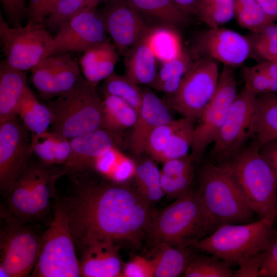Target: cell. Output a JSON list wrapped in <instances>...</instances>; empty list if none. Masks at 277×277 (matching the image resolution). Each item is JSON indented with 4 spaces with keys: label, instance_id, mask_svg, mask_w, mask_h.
<instances>
[{
    "label": "cell",
    "instance_id": "53",
    "mask_svg": "<svg viewBox=\"0 0 277 277\" xmlns=\"http://www.w3.org/2000/svg\"><path fill=\"white\" fill-rule=\"evenodd\" d=\"M111 0H86L85 7L96 8L102 2H107Z\"/></svg>",
    "mask_w": 277,
    "mask_h": 277
},
{
    "label": "cell",
    "instance_id": "42",
    "mask_svg": "<svg viewBox=\"0 0 277 277\" xmlns=\"http://www.w3.org/2000/svg\"><path fill=\"white\" fill-rule=\"evenodd\" d=\"M235 18L241 27L252 33H258L273 23L257 2L245 7L235 8Z\"/></svg>",
    "mask_w": 277,
    "mask_h": 277
},
{
    "label": "cell",
    "instance_id": "48",
    "mask_svg": "<svg viewBox=\"0 0 277 277\" xmlns=\"http://www.w3.org/2000/svg\"><path fill=\"white\" fill-rule=\"evenodd\" d=\"M262 253L252 257L242 263L236 271L233 277H259L262 262Z\"/></svg>",
    "mask_w": 277,
    "mask_h": 277
},
{
    "label": "cell",
    "instance_id": "3",
    "mask_svg": "<svg viewBox=\"0 0 277 277\" xmlns=\"http://www.w3.org/2000/svg\"><path fill=\"white\" fill-rule=\"evenodd\" d=\"M217 228L196 191L191 190L156 214L148 234L156 243L187 247Z\"/></svg>",
    "mask_w": 277,
    "mask_h": 277
},
{
    "label": "cell",
    "instance_id": "22",
    "mask_svg": "<svg viewBox=\"0 0 277 277\" xmlns=\"http://www.w3.org/2000/svg\"><path fill=\"white\" fill-rule=\"evenodd\" d=\"M80 60V66L87 82L97 87L114 71L119 61L117 50L109 41L96 45L84 52Z\"/></svg>",
    "mask_w": 277,
    "mask_h": 277
},
{
    "label": "cell",
    "instance_id": "23",
    "mask_svg": "<svg viewBox=\"0 0 277 277\" xmlns=\"http://www.w3.org/2000/svg\"><path fill=\"white\" fill-rule=\"evenodd\" d=\"M28 86L25 71L5 61L0 63V123L17 115L19 104Z\"/></svg>",
    "mask_w": 277,
    "mask_h": 277
},
{
    "label": "cell",
    "instance_id": "29",
    "mask_svg": "<svg viewBox=\"0 0 277 277\" xmlns=\"http://www.w3.org/2000/svg\"><path fill=\"white\" fill-rule=\"evenodd\" d=\"M156 252L151 259L153 277H175L184 273L192 255L187 247H175L157 243Z\"/></svg>",
    "mask_w": 277,
    "mask_h": 277
},
{
    "label": "cell",
    "instance_id": "28",
    "mask_svg": "<svg viewBox=\"0 0 277 277\" xmlns=\"http://www.w3.org/2000/svg\"><path fill=\"white\" fill-rule=\"evenodd\" d=\"M136 163L120 147L110 148L94 162L92 171L109 181L124 183L134 177Z\"/></svg>",
    "mask_w": 277,
    "mask_h": 277
},
{
    "label": "cell",
    "instance_id": "8",
    "mask_svg": "<svg viewBox=\"0 0 277 277\" xmlns=\"http://www.w3.org/2000/svg\"><path fill=\"white\" fill-rule=\"evenodd\" d=\"M2 51L8 65L19 70H31L52 55L54 37L44 25L29 22L24 26L10 27L0 15Z\"/></svg>",
    "mask_w": 277,
    "mask_h": 277
},
{
    "label": "cell",
    "instance_id": "15",
    "mask_svg": "<svg viewBox=\"0 0 277 277\" xmlns=\"http://www.w3.org/2000/svg\"><path fill=\"white\" fill-rule=\"evenodd\" d=\"M30 71L33 85L46 101L68 91L82 78L78 64L70 53L49 56Z\"/></svg>",
    "mask_w": 277,
    "mask_h": 277
},
{
    "label": "cell",
    "instance_id": "43",
    "mask_svg": "<svg viewBox=\"0 0 277 277\" xmlns=\"http://www.w3.org/2000/svg\"><path fill=\"white\" fill-rule=\"evenodd\" d=\"M86 0H60L43 25L45 28L59 29L65 23L85 8Z\"/></svg>",
    "mask_w": 277,
    "mask_h": 277
},
{
    "label": "cell",
    "instance_id": "33",
    "mask_svg": "<svg viewBox=\"0 0 277 277\" xmlns=\"http://www.w3.org/2000/svg\"><path fill=\"white\" fill-rule=\"evenodd\" d=\"M17 115L32 134H39L51 126V114L47 106L38 101L28 86L18 105Z\"/></svg>",
    "mask_w": 277,
    "mask_h": 277
},
{
    "label": "cell",
    "instance_id": "21",
    "mask_svg": "<svg viewBox=\"0 0 277 277\" xmlns=\"http://www.w3.org/2000/svg\"><path fill=\"white\" fill-rule=\"evenodd\" d=\"M66 175L63 165L47 166L36 162L35 176L30 196V222L38 221L50 210L51 199L55 197V184Z\"/></svg>",
    "mask_w": 277,
    "mask_h": 277
},
{
    "label": "cell",
    "instance_id": "20",
    "mask_svg": "<svg viewBox=\"0 0 277 277\" xmlns=\"http://www.w3.org/2000/svg\"><path fill=\"white\" fill-rule=\"evenodd\" d=\"M80 275L83 277H123V266L118 246L110 241H95L81 249Z\"/></svg>",
    "mask_w": 277,
    "mask_h": 277
},
{
    "label": "cell",
    "instance_id": "35",
    "mask_svg": "<svg viewBox=\"0 0 277 277\" xmlns=\"http://www.w3.org/2000/svg\"><path fill=\"white\" fill-rule=\"evenodd\" d=\"M154 160L145 159L136 164L134 177L139 193L149 203L159 201L165 193L161 182V171Z\"/></svg>",
    "mask_w": 277,
    "mask_h": 277
},
{
    "label": "cell",
    "instance_id": "10",
    "mask_svg": "<svg viewBox=\"0 0 277 277\" xmlns=\"http://www.w3.org/2000/svg\"><path fill=\"white\" fill-rule=\"evenodd\" d=\"M217 62L202 56L194 61L175 93L167 96V105L183 117L198 120L216 90Z\"/></svg>",
    "mask_w": 277,
    "mask_h": 277
},
{
    "label": "cell",
    "instance_id": "27",
    "mask_svg": "<svg viewBox=\"0 0 277 277\" xmlns=\"http://www.w3.org/2000/svg\"><path fill=\"white\" fill-rule=\"evenodd\" d=\"M31 148L38 161L47 166L64 165L71 153L70 140L48 130L32 134Z\"/></svg>",
    "mask_w": 277,
    "mask_h": 277
},
{
    "label": "cell",
    "instance_id": "51",
    "mask_svg": "<svg viewBox=\"0 0 277 277\" xmlns=\"http://www.w3.org/2000/svg\"><path fill=\"white\" fill-rule=\"evenodd\" d=\"M182 10L189 15L194 14L195 5L196 0H172Z\"/></svg>",
    "mask_w": 277,
    "mask_h": 277
},
{
    "label": "cell",
    "instance_id": "25",
    "mask_svg": "<svg viewBox=\"0 0 277 277\" xmlns=\"http://www.w3.org/2000/svg\"><path fill=\"white\" fill-rule=\"evenodd\" d=\"M195 163L191 154L163 163L161 182L165 194L176 199L192 190Z\"/></svg>",
    "mask_w": 277,
    "mask_h": 277
},
{
    "label": "cell",
    "instance_id": "6",
    "mask_svg": "<svg viewBox=\"0 0 277 277\" xmlns=\"http://www.w3.org/2000/svg\"><path fill=\"white\" fill-rule=\"evenodd\" d=\"M52 131L69 140L101 128L102 97L83 77L71 89L47 101Z\"/></svg>",
    "mask_w": 277,
    "mask_h": 277
},
{
    "label": "cell",
    "instance_id": "38",
    "mask_svg": "<svg viewBox=\"0 0 277 277\" xmlns=\"http://www.w3.org/2000/svg\"><path fill=\"white\" fill-rule=\"evenodd\" d=\"M230 263L213 255L192 256L185 271L187 277H231Z\"/></svg>",
    "mask_w": 277,
    "mask_h": 277
},
{
    "label": "cell",
    "instance_id": "26",
    "mask_svg": "<svg viewBox=\"0 0 277 277\" xmlns=\"http://www.w3.org/2000/svg\"><path fill=\"white\" fill-rule=\"evenodd\" d=\"M252 139L260 148L277 140V93L256 95Z\"/></svg>",
    "mask_w": 277,
    "mask_h": 277
},
{
    "label": "cell",
    "instance_id": "32",
    "mask_svg": "<svg viewBox=\"0 0 277 277\" xmlns=\"http://www.w3.org/2000/svg\"><path fill=\"white\" fill-rule=\"evenodd\" d=\"M171 26L150 28L146 34L150 48L161 63L175 58L184 50L179 34Z\"/></svg>",
    "mask_w": 277,
    "mask_h": 277
},
{
    "label": "cell",
    "instance_id": "11",
    "mask_svg": "<svg viewBox=\"0 0 277 277\" xmlns=\"http://www.w3.org/2000/svg\"><path fill=\"white\" fill-rule=\"evenodd\" d=\"M256 97L244 86L238 93L213 143L211 161L220 164L229 160L252 139Z\"/></svg>",
    "mask_w": 277,
    "mask_h": 277
},
{
    "label": "cell",
    "instance_id": "19",
    "mask_svg": "<svg viewBox=\"0 0 277 277\" xmlns=\"http://www.w3.org/2000/svg\"><path fill=\"white\" fill-rule=\"evenodd\" d=\"M142 91L141 106L129 141L131 151L137 156L145 152L146 141L155 128L174 120L165 101L149 88H144Z\"/></svg>",
    "mask_w": 277,
    "mask_h": 277
},
{
    "label": "cell",
    "instance_id": "39",
    "mask_svg": "<svg viewBox=\"0 0 277 277\" xmlns=\"http://www.w3.org/2000/svg\"><path fill=\"white\" fill-rule=\"evenodd\" d=\"M195 121L188 117L174 133L158 162L164 163L168 160L188 155L192 142Z\"/></svg>",
    "mask_w": 277,
    "mask_h": 277
},
{
    "label": "cell",
    "instance_id": "44",
    "mask_svg": "<svg viewBox=\"0 0 277 277\" xmlns=\"http://www.w3.org/2000/svg\"><path fill=\"white\" fill-rule=\"evenodd\" d=\"M60 0H28L27 17L28 22L43 24Z\"/></svg>",
    "mask_w": 277,
    "mask_h": 277
},
{
    "label": "cell",
    "instance_id": "54",
    "mask_svg": "<svg viewBox=\"0 0 277 277\" xmlns=\"http://www.w3.org/2000/svg\"><path fill=\"white\" fill-rule=\"evenodd\" d=\"M276 219L277 220V213H276Z\"/></svg>",
    "mask_w": 277,
    "mask_h": 277
},
{
    "label": "cell",
    "instance_id": "9",
    "mask_svg": "<svg viewBox=\"0 0 277 277\" xmlns=\"http://www.w3.org/2000/svg\"><path fill=\"white\" fill-rule=\"evenodd\" d=\"M42 234L32 223H22L1 215L0 276L31 275Z\"/></svg>",
    "mask_w": 277,
    "mask_h": 277
},
{
    "label": "cell",
    "instance_id": "47",
    "mask_svg": "<svg viewBox=\"0 0 277 277\" xmlns=\"http://www.w3.org/2000/svg\"><path fill=\"white\" fill-rule=\"evenodd\" d=\"M260 276L277 277V240L262 253Z\"/></svg>",
    "mask_w": 277,
    "mask_h": 277
},
{
    "label": "cell",
    "instance_id": "49",
    "mask_svg": "<svg viewBox=\"0 0 277 277\" xmlns=\"http://www.w3.org/2000/svg\"><path fill=\"white\" fill-rule=\"evenodd\" d=\"M260 151L271 164L277 175V140L263 145L260 148Z\"/></svg>",
    "mask_w": 277,
    "mask_h": 277
},
{
    "label": "cell",
    "instance_id": "24",
    "mask_svg": "<svg viewBox=\"0 0 277 277\" xmlns=\"http://www.w3.org/2000/svg\"><path fill=\"white\" fill-rule=\"evenodd\" d=\"M125 56V75L137 85L151 87L157 76V60L148 43L146 35Z\"/></svg>",
    "mask_w": 277,
    "mask_h": 277
},
{
    "label": "cell",
    "instance_id": "1",
    "mask_svg": "<svg viewBox=\"0 0 277 277\" xmlns=\"http://www.w3.org/2000/svg\"><path fill=\"white\" fill-rule=\"evenodd\" d=\"M67 175L73 185L62 200L80 248L104 240L137 245L148 234L156 213L137 189L103 177L97 181L92 171Z\"/></svg>",
    "mask_w": 277,
    "mask_h": 277
},
{
    "label": "cell",
    "instance_id": "7",
    "mask_svg": "<svg viewBox=\"0 0 277 277\" xmlns=\"http://www.w3.org/2000/svg\"><path fill=\"white\" fill-rule=\"evenodd\" d=\"M53 216L41 236L37 258L30 275L33 277H78L80 262L76 254L64 203L55 199Z\"/></svg>",
    "mask_w": 277,
    "mask_h": 277
},
{
    "label": "cell",
    "instance_id": "12",
    "mask_svg": "<svg viewBox=\"0 0 277 277\" xmlns=\"http://www.w3.org/2000/svg\"><path fill=\"white\" fill-rule=\"evenodd\" d=\"M237 94L234 68L223 65L215 92L195 125L191 154L195 162L215 141Z\"/></svg>",
    "mask_w": 277,
    "mask_h": 277
},
{
    "label": "cell",
    "instance_id": "45",
    "mask_svg": "<svg viewBox=\"0 0 277 277\" xmlns=\"http://www.w3.org/2000/svg\"><path fill=\"white\" fill-rule=\"evenodd\" d=\"M1 2L8 23L14 27L22 26V21L27 17L26 0H1Z\"/></svg>",
    "mask_w": 277,
    "mask_h": 277
},
{
    "label": "cell",
    "instance_id": "30",
    "mask_svg": "<svg viewBox=\"0 0 277 277\" xmlns=\"http://www.w3.org/2000/svg\"><path fill=\"white\" fill-rule=\"evenodd\" d=\"M137 115V111L132 106L119 97L103 94L101 128L122 133L132 128Z\"/></svg>",
    "mask_w": 277,
    "mask_h": 277
},
{
    "label": "cell",
    "instance_id": "36",
    "mask_svg": "<svg viewBox=\"0 0 277 277\" xmlns=\"http://www.w3.org/2000/svg\"><path fill=\"white\" fill-rule=\"evenodd\" d=\"M194 14L209 28H216L235 17L234 0H196Z\"/></svg>",
    "mask_w": 277,
    "mask_h": 277
},
{
    "label": "cell",
    "instance_id": "5",
    "mask_svg": "<svg viewBox=\"0 0 277 277\" xmlns=\"http://www.w3.org/2000/svg\"><path fill=\"white\" fill-rule=\"evenodd\" d=\"M196 190L217 227L254 221L255 213L228 171L210 161L201 168Z\"/></svg>",
    "mask_w": 277,
    "mask_h": 277
},
{
    "label": "cell",
    "instance_id": "13",
    "mask_svg": "<svg viewBox=\"0 0 277 277\" xmlns=\"http://www.w3.org/2000/svg\"><path fill=\"white\" fill-rule=\"evenodd\" d=\"M29 130L16 115L0 123V190L6 193L31 163Z\"/></svg>",
    "mask_w": 277,
    "mask_h": 277
},
{
    "label": "cell",
    "instance_id": "31",
    "mask_svg": "<svg viewBox=\"0 0 277 277\" xmlns=\"http://www.w3.org/2000/svg\"><path fill=\"white\" fill-rule=\"evenodd\" d=\"M193 62L191 55L184 50L175 58L162 63L151 87L166 93L167 96L173 95L179 89Z\"/></svg>",
    "mask_w": 277,
    "mask_h": 277
},
{
    "label": "cell",
    "instance_id": "14",
    "mask_svg": "<svg viewBox=\"0 0 277 277\" xmlns=\"http://www.w3.org/2000/svg\"><path fill=\"white\" fill-rule=\"evenodd\" d=\"M54 37L52 55L84 52L109 41L103 19L96 8L85 7L63 25Z\"/></svg>",
    "mask_w": 277,
    "mask_h": 277
},
{
    "label": "cell",
    "instance_id": "50",
    "mask_svg": "<svg viewBox=\"0 0 277 277\" xmlns=\"http://www.w3.org/2000/svg\"><path fill=\"white\" fill-rule=\"evenodd\" d=\"M268 17L273 23L277 21V0H256Z\"/></svg>",
    "mask_w": 277,
    "mask_h": 277
},
{
    "label": "cell",
    "instance_id": "2",
    "mask_svg": "<svg viewBox=\"0 0 277 277\" xmlns=\"http://www.w3.org/2000/svg\"><path fill=\"white\" fill-rule=\"evenodd\" d=\"M275 208L258 221L240 224H225L190 246L230 264L240 265L266 251L275 241Z\"/></svg>",
    "mask_w": 277,
    "mask_h": 277
},
{
    "label": "cell",
    "instance_id": "41",
    "mask_svg": "<svg viewBox=\"0 0 277 277\" xmlns=\"http://www.w3.org/2000/svg\"><path fill=\"white\" fill-rule=\"evenodd\" d=\"M185 117L173 120L155 128L149 135L145 146V152L152 159L159 161L174 133L182 125Z\"/></svg>",
    "mask_w": 277,
    "mask_h": 277
},
{
    "label": "cell",
    "instance_id": "40",
    "mask_svg": "<svg viewBox=\"0 0 277 277\" xmlns=\"http://www.w3.org/2000/svg\"><path fill=\"white\" fill-rule=\"evenodd\" d=\"M252 46V54L262 61L277 63V24L271 23L258 33L249 37Z\"/></svg>",
    "mask_w": 277,
    "mask_h": 277
},
{
    "label": "cell",
    "instance_id": "17",
    "mask_svg": "<svg viewBox=\"0 0 277 277\" xmlns=\"http://www.w3.org/2000/svg\"><path fill=\"white\" fill-rule=\"evenodd\" d=\"M195 47L202 56L233 68L241 66L252 52L249 37L222 27L209 28L203 32Z\"/></svg>",
    "mask_w": 277,
    "mask_h": 277
},
{
    "label": "cell",
    "instance_id": "18",
    "mask_svg": "<svg viewBox=\"0 0 277 277\" xmlns=\"http://www.w3.org/2000/svg\"><path fill=\"white\" fill-rule=\"evenodd\" d=\"M122 133L100 128L91 133L70 140L71 153L64 165L66 175L92 171L95 161L106 150L120 147Z\"/></svg>",
    "mask_w": 277,
    "mask_h": 277
},
{
    "label": "cell",
    "instance_id": "16",
    "mask_svg": "<svg viewBox=\"0 0 277 277\" xmlns=\"http://www.w3.org/2000/svg\"><path fill=\"white\" fill-rule=\"evenodd\" d=\"M99 13L107 34L120 54L125 55L150 28L128 0L107 2Z\"/></svg>",
    "mask_w": 277,
    "mask_h": 277
},
{
    "label": "cell",
    "instance_id": "46",
    "mask_svg": "<svg viewBox=\"0 0 277 277\" xmlns=\"http://www.w3.org/2000/svg\"><path fill=\"white\" fill-rule=\"evenodd\" d=\"M153 272L151 260L136 256L123 266V277H153Z\"/></svg>",
    "mask_w": 277,
    "mask_h": 277
},
{
    "label": "cell",
    "instance_id": "52",
    "mask_svg": "<svg viewBox=\"0 0 277 277\" xmlns=\"http://www.w3.org/2000/svg\"><path fill=\"white\" fill-rule=\"evenodd\" d=\"M235 8L245 7L256 3V0H234Z\"/></svg>",
    "mask_w": 277,
    "mask_h": 277
},
{
    "label": "cell",
    "instance_id": "34",
    "mask_svg": "<svg viewBox=\"0 0 277 277\" xmlns=\"http://www.w3.org/2000/svg\"><path fill=\"white\" fill-rule=\"evenodd\" d=\"M131 5L143 15H146L167 25L187 22L189 15L172 0H128Z\"/></svg>",
    "mask_w": 277,
    "mask_h": 277
},
{
    "label": "cell",
    "instance_id": "37",
    "mask_svg": "<svg viewBox=\"0 0 277 277\" xmlns=\"http://www.w3.org/2000/svg\"><path fill=\"white\" fill-rule=\"evenodd\" d=\"M101 89L103 94L119 97L138 113L142 101V89L125 75H120L113 72L104 80Z\"/></svg>",
    "mask_w": 277,
    "mask_h": 277
},
{
    "label": "cell",
    "instance_id": "4",
    "mask_svg": "<svg viewBox=\"0 0 277 277\" xmlns=\"http://www.w3.org/2000/svg\"><path fill=\"white\" fill-rule=\"evenodd\" d=\"M230 173L259 219L277 205V175L254 142L229 160L220 163Z\"/></svg>",
    "mask_w": 277,
    "mask_h": 277
}]
</instances>
